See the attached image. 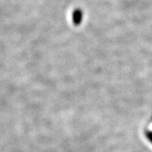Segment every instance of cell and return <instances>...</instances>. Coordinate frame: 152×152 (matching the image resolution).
<instances>
[{
  "label": "cell",
  "mask_w": 152,
  "mask_h": 152,
  "mask_svg": "<svg viewBox=\"0 0 152 152\" xmlns=\"http://www.w3.org/2000/svg\"><path fill=\"white\" fill-rule=\"evenodd\" d=\"M83 20V11L80 9H75L72 13V21L74 25L78 26Z\"/></svg>",
  "instance_id": "cell-1"
}]
</instances>
